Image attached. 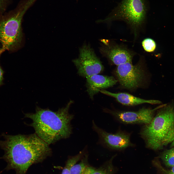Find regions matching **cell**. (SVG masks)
Here are the masks:
<instances>
[{
  "mask_svg": "<svg viewBox=\"0 0 174 174\" xmlns=\"http://www.w3.org/2000/svg\"><path fill=\"white\" fill-rule=\"evenodd\" d=\"M164 105L153 109L142 108L136 111H116L104 109V112L111 115L117 120L126 124H146L150 123L154 116L156 110Z\"/></svg>",
  "mask_w": 174,
  "mask_h": 174,
  "instance_id": "9",
  "label": "cell"
},
{
  "mask_svg": "<svg viewBox=\"0 0 174 174\" xmlns=\"http://www.w3.org/2000/svg\"><path fill=\"white\" fill-rule=\"evenodd\" d=\"M142 44L143 48L147 52H152L155 50L156 45L155 41L150 38H146L142 42Z\"/></svg>",
  "mask_w": 174,
  "mask_h": 174,
  "instance_id": "17",
  "label": "cell"
},
{
  "mask_svg": "<svg viewBox=\"0 0 174 174\" xmlns=\"http://www.w3.org/2000/svg\"><path fill=\"white\" fill-rule=\"evenodd\" d=\"M37 0H21L16 7L5 14L0 13V42L1 51H13L20 47L22 34L21 22L27 10Z\"/></svg>",
  "mask_w": 174,
  "mask_h": 174,
  "instance_id": "4",
  "label": "cell"
},
{
  "mask_svg": "<svg viewBox=\"0 0 174 174\" xmlns=\"http://www.w3.org/2000/svg\"><path fill=\"white\" fill-rule=\"evenodd\" d=\"M88 157L87 154H85L80 163L73 165L71 169L70 174H83L88 166Z\"/></svg>",
  "mask_w": 174,
  "mask_h": 174,
  "instance_id": "15",
  "label": "cell"
},
{
  "mask_svg": "<svg viewBox=\"0 0 174 174\" xmlns=\"http://www.w3.org/2000/svg\"><path fill=\"white\" fill-rule=\"evenodd\" d=\"M162 170L165 174H174V166L170 169L166 170L162 168Z\"/></svg>",
  "mask_w": 174,
  "mask_h": 174,
  "instance_id": "19",
  "label": "cell"
},
{
  "mask_svg": "<svg viewBox=\"0 0 174 174\" xmlns=\"http://www.w3.org/2000/svg\"><path fill=\"white\" fill-rule=\"evenodd\" d=\"M12 0H0V13H4Z\"/></svg>",
  "mask_w": 174,
  "mask_h": 174,
  "instance_id": "18",
  "label": "cell"
},
{
  "mask_svg": "<svg viewBox=\"0 0 174 174\" xmlns=\"http://www.w3.org/2000/svg\"><path fill=\"white\" fill-rule=\"evenodd\" d=\"M171 143L170 146L171 147H174V140Z\"/></svg>",
  "mask_w": 174,
  "mask_h": 174,
  "instance_id": "22",
  "label": "cell"
},
{
  "mask_svg": "<svg viewBox=\"0 0 174 174\" xmlns=\"http://www.w3.org/2000/svg\"><path fill=\"white\" fill-rule=\"evenodd\" d=\"M174 140V131H173V133L172 135V136L170 139V140L169 141V144L170 143H171Z\"/></svg>",
  "mask_w": 174,
  "mask_h": 174,
  "instance_id": "21",
  "label": "cell"
},
{
  "mask_svg": "<svg viewBox=\"0 0 174 174\" xmlns=\"http://www.w3.org/2000/svg\"><path fill=\"white\" fill-rule=\"evenodd\" d=\"M110 166H104L96 168L88 166L83 174H111Z\"/></svg>",
  "mask_w": 174,
  "mask_h": 174,
  "instance_id": "16",
  "label": "cell"
},
{
  "mask_svg": "<svg viewBox=\"0 0 174 174\" xmlns=\"http://www.w3.org/2000/svg\"><path fill=\"white\" fill-rule=\"evenodd\" d=\"M174 102L164 104L157 110L149 123L144 124L140 135L148 148L156 151L169 144L174 131Z\"/></svg>",
  "mask_w": 174,
  "mask_h": 174,
  "instance_id": "3",
  "label": "cell"
},
{
  "mask_svg": "<svg viewBox=\"0 0 174 174\" xmlns=\"http://www.w3.org/2000/svg\"><path fill=\"white\" fill-rule=\"evenodd\" d=\"M3 72L0 66V85L1 84L3 80Z\"/></svg>",
  "mask_w": 174,
  "mask_h": 174,
  "instance_id": "20",
  "label": "cell"
},
{
  "mask_svg": "<svg viewBox=\"0 0 174 174\" xmlns=\"http://www.w3.org/2000/svg\"><path fill=\"white\" fill-rule=\"evenodd\" d=\"M3 135L5 140L0 141V147L4 151L1 158L7 163L6 170L14 169L16 174H25L32 164L51 153L49 145L35 133Z\"/></svg>",
  "mask_w": 174,
  "mask_h": 174,
  "instance_id": "1",
  "label": "cell"
},
{
  "mask_svg": "<svg viewBox=\"0 0 174 174\" xmlns=\"http://www.w3.org/2000/svg\"><path fill=\"white\" fill-rule=\"evenodd\" d=\"M86 86L87 92L92 99L100 91L112 87L117 82L113 76H109L98 74L87 78Z\"/></svg>",
  "mask_w": 174,
  "mask_h": 174,
  "instance_id": "11",
  "label": "cell"
},
{
  "mask_svg": "<svg viewBox=\"0 0 174 174\" xmlns=\"http://www.w3.org/2000/svg\"><path fill=\"white\" fill-rule=\"evenodd\" d=\"M116 74L120 84L130 89L141 85L144 78V72L141 64L133 65L128 62L117 66Z\"/></svg>",
  "mask_w": 174,
  "mask_h": 174,
  "instance_id": "8",
  "label": "cell"
},
{
  "mask_svg": "<svg viewBox=\"0 0 174 174\" xmlns=\"http://www.w3.org/2000/svg\"><path fill=\"white\" fill-rule=\"evenodd\" d=\"M80 76L86 78L102 72L104 67L89 44H85L79 49L78 58L72 60Z\"/></svg>",
  "mask_w": 174,
  "mask_h": 174,
  "instance_id": "6",
  "label": "cell"
},
{
  "mask_svg": "<svg viewBox=\"0 0 174 174\" xmlns=\"http://www.w3.org/2000/svg\"><path fill=\"white\" fill-rule=\"evenodd\" d=\"M92 128L98 136V143L105 148L122 150L134 145L130 140L129 133L121 131L114 133L108 132L98 127L93 120Z\"/></svg>",
  "mask_w": 174,
  "mask_h": 174,
  "instance_id": "7",
  "label": "cell"
},
{
  "mask_svg": "<svg viewBox=\"0 0 174 174\" xmlns=\"http://www.w3.org/2000/svg\"><path fill=\"white\" fill-rule=\"evenodd\" d=\"M100 92L103 94L114 98L118 102L126 106H133L144 103L152 104L162 103L159 100H145L126 93H113L104 89L101 90Z\"/></svg>",
  "mask_w": 174,
  "mask_h": 174,
  "instance_id": "12",
  "label": "cell"
},
{
  "mask_svg": "<svg viewBox=\"0 0 174 174\" xmlns=\"http://www.w3.org/2000/svg\"><path fill=\"white\" fill-rule=\"evenodd\" d=\"M73 102L70 101L65 107L56 111L36 106L35 113L25 114V117L31 119V125L35 133L49 145L68 138L72 134L71 122L74 116L70 113L69 110Z\"/></svg>",
  "mask_w": 174,
  "mask_h": 174,
  "instance_id": "2",
  "label": "cell"
},
{
  "mask_svg": "<svg viewBox=\"0 0 174 174\" xmlns=\"http://www.w3.org/2000/svg\"><path fill=\"white\" fill-rule=\"evenodd\" d=\"M160 157L166 166L171 167L174 166V147L164 151Z\"/></svg>",
  "mask_w": 174,
  "mask_h": 174,
  "instance_id": "14",
  "label": "cell"
},
{
  "mask_svg": "<svg viewBox=\"0 0 174 174\" xmlns=\"http://www.w3.org/2000/svg\"><path fill=\"white\" fill-rule=\"evenodd\" d=\"M99 49L102 54L116 65L132 62L133 54L123 47L109 44L102 45Z\"/></svg>",
  "mask_w": 174,
  "mask_h": 174,
  "instance_id": "10",
  "label": "cell"
},
{
  "mask_svg": "<svg viewBox=\"0 0 174 174\" xmlns=\"http://www.w3.org/2000/svg\"><path fill=\"white\" fill-rule=\"evenodd\" d=\"M146 8L144 0H122L118 5L105 19L97 23H108L116 20L126 22L136 34L145 19Z\"/></svg>",
  "mask_w": 174,
  "mask_h": 174,
  "instance_id": "5",
  "label": "cell"
},
{
  "mask_svg": "<svg viewBox=\"0 0 174 174\" xmlns=\"http://www.w3.org/2000/svg\"><path fill=\"white\" fill-rule=\"evenodd\" d=\"M86 147L77 154L70 157L67 160L65 166L62 171L61 174H70V171L72 167L86 154Z\"/></svg>",
  "mask_w": 174,
  "mask_h": 174,
  "instance_id": "13",
  "label": "cell"
}]
</instances>
